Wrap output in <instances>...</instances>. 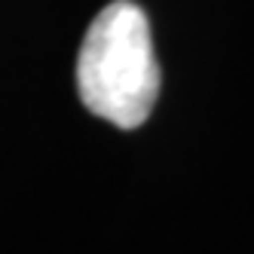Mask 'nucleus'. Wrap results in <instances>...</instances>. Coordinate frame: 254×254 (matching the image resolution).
Segmentation results:
<instances>
[{
    "mask_svg": "<svg viewBox=\"0 0 254 254\" xmlns=\"http://www.w3.org/2000/svg\"><path fill=\"white\" fill-rule=\"evenodd\" d=\"M159 80L144 9L132 0L107 3L89 25L77 59V92L86 111L117 129H138L159 98Z\"/></svg>",
    "mask_w": 254,
    "mask_h": 254,
    "instance_id": "nucleus-1",
    "label": "nucleus"
}]
</instances>
